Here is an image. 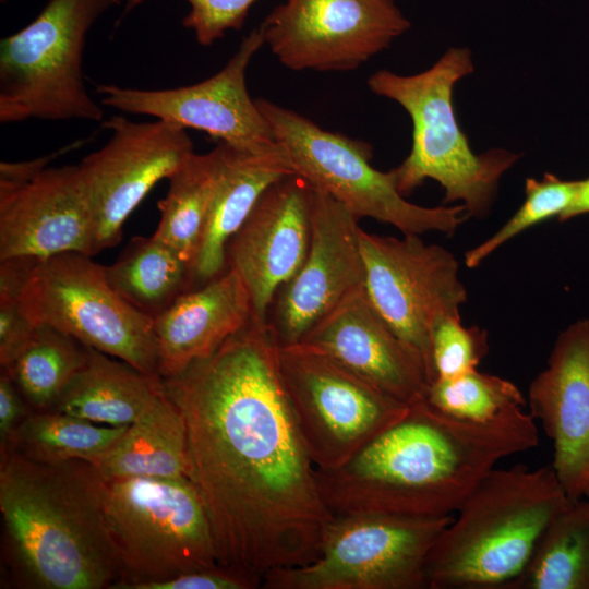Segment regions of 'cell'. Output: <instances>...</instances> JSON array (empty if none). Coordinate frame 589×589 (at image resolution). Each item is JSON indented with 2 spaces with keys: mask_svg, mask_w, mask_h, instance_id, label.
Instances as JSON below:
<instances>
[{
  "mask_svg": "<svg viewBox=\"0 0 589 589\" xmlns=\"http://www.w3.org/2000/svg\"><path fill=\"white\" fill-rule=\"evenodd\" d=\"M81 144L79 142L67 145L64 148L53 152L49 155L41 156L32 160L25 161H1L0 164V188H13L21 184H24L45 169L48 168L49 163L59 156L63 155L64 152H69L73 148H76Z\"/></svg>",
  "mask_w": 589,
  "mask_h": 589,
  "instance_id": "38",
  "label": "cell"
},
{
  "mask_svg": "<svg viewBox=\"0 0 589 589\" xmlns=\"http://www.w3.org/2000/svg\"><path fill=\"white\" fill-rule=\"evenodd\" d=\"M359 218L313 188L308 254L277 292L267 323L278 345L300 342L347 296L364 286Z\"/></svg>",
  "mask_w": 589,
  "mask_h": 589,
  "instance_id": "16",
  "label": "cell"
},
{
  "mask_svg": "<svg viewBox=\"0 0 589 589\" xmlns=\"http://www.w3.org/2000/svg\"><path fill=\"white\" fill-rule=\"evenodd\" d=\"M120 0H49L28 25L0 43V122H101L83 74L86 37Z\"/></svg>",
  "mask_w": 589,
  "mask_h": 589,
  "instance_id": "6",
  "label": "cell"
},
{
  "mask_svg": "<svg viewBox=\"0 0 589 589\" xmlns=\"http://www.w3.org/2000/svg\"><path fill=\"white\" fill-rule=\"evenodd\" d=\"M219 146L221 170L192 265V289L227 271L226 248L230 238L263 192L280 178L293 173L283 147L279 152L256 154L225 143Z\"/></svg>",
  "mask_w": 589,
  "mask_h": 589,
  "instance_id": "22",
  "label": "cell"
},
{
  "mask_svg": "<svg viewBox=\"0 0 589 589\" xmlns=\"http://www.w3.org/2000/svg\"><path fill=\"white\" fill-rule=\"evenodd\" d=\"M32 411L11 376L1 370L0 374V456L8 452L11 438Z\"/></svg>",
  "mask_w": 589,
  "mask_h": 589,
  "instance_id": "36",
  "label": "cell"
},
{
  "mask_svg": "<svg viewBox=\"0 0 589 589\" xmlns=\"http://www.w3.org/2000/svg\"><path fill=\"white\" fill-rule=\"evenodd\" d=\"M88 349L56 327L37 324L16 358L1 370L11 376L32 411H49L85 364Z\"/></svg>",
  "mask_w": 589,
  "mask_h": 589,
  "instance_id": "28",
  "label": "cell"
},
{
  "mask_svg": "<svg viewBox=\"0 0 589 589\" xmlns=\"http://www.w3.org/2000/svg\"><path fill=\"white\" fill-rule=\"evenodd\" d=\"M472 72L470 50L449 48L421 73L398 75L380 70L369 77L368 86L397 101L412 121L411 151L393 169L399 193L406 196L433 179L445 190V204L462 201L468 217L482 218L490 212L502 175L520 155L503 148L482 154L471 149L457 121L453 91Z\"/></svg>",
  "mask_w": 589,
  "mask_h": 589,
  "instance_id": "5",
  "label": "cell"
},
{
  "mask_svg": "<svg viewBox=\"0 0 589 589\" xmlns=\"http://www.w3.org/2000/svg\"><path fill=\"white\" fill-rule=\"evenodd\" d=\"M294 175L341 203L359 219L373 218L402 235L441 231L453 236L468 217L464 205L424 207L408 202L395 173L371 165L369 143L322 129L300 113L255 99Z\"/></svg>",
  "mask_w": 589,
  "mask_h": 589,
  "instance_id": "8",
  "label": "cell"
},
{
  "mask_svg": "<svg viewBox=\"0 0 589 589\" xmlns=\"http://www.w3.org/2000/svg\"><path fill=\"white\" fill-rule=\"evenodd\" d=\"M20 303L35 324H47L85 346L157 374L154 320L125 302L109 285L105 266L81 252L39 259Z\"/></svg>",
  "mask_w": 589,
  "mask_h": 589,
  "instance_id": "11",
  "label": "cell"
},
{
  "mask_svg": "<svg viewBox=\"0 0 589 589\" xmlns=\"http://www.w3.org/2000/svg\"><path fill=\"white\" fill-rule=\"evenodd\" d=\"M534 419L513 408L488 422L449 416L421 398L349 460L315 468L333 515L453 516L500 460L534 448Z\"/></svg>",
  "mask_w": 589,
  "mask_h": 589,
  "instance_id": "2",
  "label": "cell"
},
{
  "mask_svg": "<svg viewBox=\"0 0 589 589\" xmlns=\"http://www.w3.org/2000/svg\"><path fill=\"white\" fill-rule=\"evenodd\" d=\"M220 170L219 145L193 153L168 179V192L157 204L160 218L153 235L175 249L191 272Z\"/></svg>",
  "mask_w": 589,
  "mask_h": 589,
  "instance_id": "27",
  "label": "cell"
},
{
  "mask_svg": "<svg viewBox=\"0 0 589 589\" xmlns=\"http://www.w3.org/2000/svg\"><path fill=\"white\" fill-rule=\"evenodd\" d=\"M105 515L120 567L116 589L218 564L207 512L187 478L106 480Z\"/></svg>",
  "mask_w": 589,
  "mask_h": 589,
  "instance_id": "7",
  "label": "cell"
},
{
  "mask_svg": "<svg viewBox=\"0 0 589 589\" xmlns=\"http://www.w3.org/2000/svg\"><path fill=\"white\" fill-rule=\"evenodd\" d=\"M424 398L449 416L473 422L491 421L526 404L513 382L477 369L453 378L433 381L428 385Z\"/></svg>",
  "mask_w": 589,
  "mask_h": 589,
  "instance_id": "30",
  "label": "cell"
},
{
  "mask_svg": "<svg viewBox=\"0 0 589 589\" xmlns=\"http://www.w3.org/2000/svg\"><path fill=\"white\" fill-rule=\"evenodd\" d=\"M431 349L433 381L453 378L476 370L488 354V330L465 327L460 314H445L432 327Z\"/></svg>",
  "mask_w": 589,
  "mask_h": 589,
  "instance_id": "32",
  "label": "cell"
},
{
  "mask_svg": "<svg viewBox=\"0 0 589 589\" xmlns=\"http://www.w3.org/2000/svg\"><path fill=\"white\" fill-rule=\"evenodd\" d=\"M300 342L404 404L425 395L428 378L421 359L377 312L364 286L347 296Z\"/></svg>",
  "mask_w": 589,
  "mask_h": 589,
  "instance_id": "20",
  "label": "cell"
},
{
  "mask_svg": "<svg viewBox=\"0 0 589 589\" xmlns=\"http://www.w3.org/2000/svg\"><path fill=\"white\" fill-rule=\"evenodd\" d=\"M585 214H589V177L578 180L575 197L558 220L566 221Z\"/></svg>",
  "mask_w": 589,
  "mask_h": 589,
  "instance_id": "39",
  "label": "cell"
},
{
  "mask_svg": "<svg viewBox=\"0 0 589 589\" xmlns=\"http://www.w3.org/2000/svg\"><path fill=\"white\" fill-rule=\"evenodd\" d=\"M577 187L578 180H562L548 172L541 180L527 178L521 206L494 235L466 252V266H479L501 245L528 228L554 217L558 219L573 202Z\"/></svg>",
  "mask_w": 589,
  "mask_h": 589,
  "instance_id": "31",
  "label": "cell"
},
{
  "mask_svg": "<svg viewBox=\"0 0 589 589\" xmlns=\"http://www.w3.org/2000/svg\"><path fill=\"white\" fill-rule=\"evenodd\" d=\"M570 502L552 466L494 468L435 541L425 589H506Z\"/></svg>",
  "mask_w": 589,
  "mask_h": 589,
  "instance_id": "4",
  "label": "cell"
},
{
  "mask_svg": "<svg viewBox=\"0 0 589 589\" xmlns=\"http://www.w3.org/2000/svg\"><path fill=\"white\" fill-rule=\"evenodd\" d=\"M453 516L333 515L312 562L269 572L264 589H425L424 569Z\"/></svg>",
  "mask_w": 589,
  "mask_h": 589,
  "instance_id": "9",
  "label": "cell"
},
{
  "mask_svg": "<svg viewBox=\"0 0 589 589\" xmlns=\"http://www.w3.org/2000/svg\"><path fill=\"white\" fill-rule=\"evenodd\" d=\"M88 462L106 480L189 479L190 458L182 412L164 389L108 449Z\"/></svg>",
  "mask_w": 589,
  "mask_h": 589,
  "instance_id": "23",
  "label": "cell"
},
{
  "mask_svg": "<svg viewBox=\"0 0 589 589\" xmlns=\"http://www.w3.org/2000/svg\"><path fill=\"white\" fill-rule=\"evenodd\" d=\"M582 497H586L587 500H589V478H588L587 483L585 485Z\"/></svg>",
  "mask_w": 589,
  "mask_h": 589,
  "instance_id": "40",
  "label": "cell"
},
{
  "mask_svg": "<svg viewBox=\"0 0 589 589\" xmlns=\"http://www.w3.org/2000/svg\"><path fill=\"white\" fill-rule=\"evenodd\" d=\"M265 44L260 26L247 35L237 52L216 74L196 84L169 89H139L99 84L100 104L120 111L154 117L182 129H195L240 151H281L249 95L245 72Z\"/></svg>",
  "mask_w": 589,
  "mask_h": 589,
  "instance_id": "15",
  "label": "cell"
},
{
  "mask_svg": "<svg viewBox=\"0 0 589 589\" xmlns=\"http://www.w3.org/2000/svg\"><path fill=\"white\" fill-rule=\"evenodd\" d=\"M410 27L394 0H286L261 23L265 44L293 71H351Z\"/></svg>",
  "mask_w": 589,
  "mask_h": 589,
  "instance_id": "13",
  "label": "cell"
},
{
  "mask_svg": "<svg viewBox=\"0 0 589 589\" xmlns=\"http://www.w3.org/2000/svg\"><path fill=\"white\" fill-rule=\"evenodd\" d=\"M105 272L111 288L153 320L192 289L190 264L154 235L133 237Z\"/></svg>",
  "mask_w": 589,
  "mask_h": 589,
  "instance_id": "25",
  "label": "cell"
},
{
  "mask_svg": "<svg viewBox=\"0 0 589 589\" xmlns=\"http://www.w3.org/2000/svg\"><path fill=\"white\" fill-rule=\"evenodd\" d=\"M252 316L250 293L232 268L187 291L154 318L159 375L173 376L209 357Z\"/></svg>",
  "mask_w": 589,
  "mask_h": 589,
  "instance_id": "21",
  "label": "cell"
},
{
  "mask_svg": "<svg viewBox=\"0 0 589 589\" xmlns=\"http://www.w3.org/2000/svg\"><path fill=\"white\" fill-rule=\"evenodd\" d=\"M312 187L298 175L271 184L227 243V266L242 278L253 317L267 323L279 289L305 260L311 236Z\"/></svg>",
  "mask_w": 589,
  "mask_h": 589,
  "instance_id": "17",
  "label": "cell"
},
{
  "mask_svg": "<svg viewBox=\"0 0 589 589\" xmlns=\"http://www.w3.org/2000/svg\"><path fill=\"white\" fill-rule=\"evenodd\" d=\"M263 579L251 573L217 564L175 578L152 582L140 589H255Z\"/></svg>",
  "mask_w": 589,
  "mask_h": 589,
  "instance_id": "34",
  "label": "cell"
},
{
  "mask_svg": "<svg viewBox=\"0 0 589 589\" xmlns=\"http://www.w3.org/2000/svg\"><path fill=\"white\" fill-rule=\"evenodd\" d=\"M164 393L163 378L88 349L85 364L59 398L55 411L109 426H128Z\"/></svg>",
  "mask_w": 589,
  "mask_h": 589,
  "instance_id": "24",
  "label": "cell"
},
{
  "mask_svg": "<svg viewBox=\"0 0 589 589\" xmlns=\"http://www.w3.org/2000/svg\"><path fill=\"white\" fill-rule=\"evenodd\" d=\"M103 127L111 131L110 139L77 164L97 253L119 243L134 208L194 153L185 129L163 120L135 122L112 116Z\"/></svg>",
  "mask_w": 589,
  "mask_h": 589,
  "instance_id": "14",
  "label": "cell"
},
{
  "mask_svg": "<svg viewBox=\"0 0 589 589\" xmlns=\"http://www.w3.org/2000/svg\"><path fill=\"white\" fill-rule=\"evenodd\" d=\"M277 346L268 323L252 316L213 354L161 377L184 418L189 480L217 562L262 579L315 560L333 517L287 400Z\"/></svg>",
  "mask_w": 589,
  "mask_h": 589,
  "instance_id": "1",
  "label": "cell"
},
{
  "mask_svg": "<svg viewBox=\"0 0 589 589\" xmlns=\"http://www.w3.org/2000/svg\"><path fill=\"white\" fill-rule=\"evenodd\" d=\"M277 366L315 468L341 466L409 408L303 342L278 345Z\"/></svg>",
  "mask_w": 589,
  "mask_h": 589,
  "instance_id": "10",
  "label": "cell"
},
{
  "mask_svg": "<svg viewBox=\"0 0 589 589\" xmlns=\"http://www.w3.org/2000/svg\"><path fill=\"white\" fill-rule=\"evenodd\" d=\"M106 479L88 461L0 462L2 553L27 589H116L121 580L105 515Z\"/></svg>",
  "mask_w": 589,
  "mask_h": 589,
  "instance_id": "3",
  "label": "cell"
},
{
  "mask_svg": "<svg viewBox=\"0 0 589 589\" xmlns=\"http://www.w3.org/2000/svg\"><path fill=\"white\" fill-rule=\"evenodd\" d=\"M35 326L23 312L20 300L0 301L1 368H7L16 358Z\"/></svg>",
  "mask_w": 589,
  "mask_h": 589,
  "instance_id": "35",
  "label": "cell"
},
{
  "mask_svg": "<svg viewBox=\"0 0 589 589\" xmlns=\"http://www.w3.org/2000/svg\"><path fill=\"white\" fill-rule=\"evenodd\" d=\"M366 294L397 336L421 359L433 381L431 332L437 318L460 314L467 291L458 278V262L419 235L383 237L360 230Z\"/></svg>",
  "mask_w": 589,
  "mask_h": 589,
  "instance_id": "12",
  "label": "cell"
},
{
  "mask_svg": "<svg viewBox=\"0 0 589 589\" xmlns=\"http://www.w3.org/2000/svg\"><path fill=\"white\" fill-rule=\"evenodd\" d=\"M125 429L55 410L31 411L15 430L5 454L13 452L44 464L88 461L108 449Z\"/></svg>",
  "mask_w": 589,
  "mask_h": 589,
  "instance_id": "29",
  "label": "cell"
},
{
  "mask_svg": "<svg viewBox=\"0 0 589 589\" xmlns=\"http://www.w3.org/2000/svg\"><path fill=\"white\" fill-rule=\"evenodd\" d=\"M97 254L77 165L48 167L31 181L0 188V260Z\"/></svg>",
  "mask_w": 589,
  "mask_h": 589,
  "instance_id": "19",
  "label": "cell"
},
{
  "mask_svg": "<svg viewBox=\"0 0 589 589\" xmlns=\"http://www.w3.org/2000/svg\"><path fill=\"white\" fill-rule=\"evenodd\" d=\"M38 260L32 256L0 260V301L20 300Z\"/></svg>",
  "mask_w": 589,
  "mask_h": 589,
  "instance_id": "37",
  "label": "cell"
},
{
  "mask_svg": "<svg viewBox=\"0 0 589 589\" xmlns=\"http://www.w3.org/2000/svg\"><path fill=\"white\" fill-rule=\"evenodd\" d=\"M506 589H589V500L572 501L552 519Z\"/></svg>",
  "mask_w": 589,
  "mask_h": 589,
  "instance_id": "26",
  "label": "cell"
},
{
  "mask_svg": "<svg viewBox=\"0 0 589 589\" xmlns=\"http://www.w3.org/2000/svg\"><path fill=\"white\" fill-rule=\"evenodd\" d=\"M530 414L553 443V464L572 501L589 478V320L562 330L548 365L529 384Z\"/></svg>",
  "mask_w": 589,
  "mask_h": 589,
  "instance_id": "18",
  "label": "cell"
},
{
  "mask_svg": "<svg viewBox=\"0 0 589 589\" xmlns=\"http://www.w3.org/2000/svg\"><path fill=\"white\" fill-rule=\"evenodd\" d=\"M146 0H127L123 15ZM191 7L182 24L193 31L196 41L211 46L229 29L242 28L250 8L256 0H187Z\"/></svg>",
  "mask_w": 589,
  "mask_h": 589,
  "instance_id": "33",
  "label": "cell"
}]
</instances>
